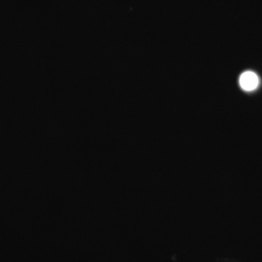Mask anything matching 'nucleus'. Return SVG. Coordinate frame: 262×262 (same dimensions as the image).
<instances>
[{
  "mask_svg": "<svg viewBox=\"0 0 262 262\" xmlns=\"http://www.w3.org/2000/svg\"><path fill=\"white\" fill-rule=\"evenodd\" d=\"M239 82V85L244 91H252L257 89L259 84V79L254 72L247 71L241 75Z\"/></svg>",
  "mask_w": 262,
  "mask_h": 262,
  "instance_id": "f257e3e1",
  "label": "nucleus"
}]
</instances>
